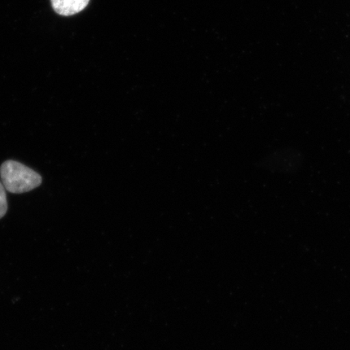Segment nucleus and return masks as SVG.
<instances>
[{
	"label": "nucleus",
	"mask_w": 350,
	"mask_h": 350,
	"mask_svg": "<svg viewBox=\"0 0 350 350\" xmlns=\"http://www.w3.org/2000/svg\"><path fill=\"white\" fill-rule=\"evenodd\" d=\"M0 178L5 190L14 194L32 191L42 182L40 174L13 160L4 161L0 166Z\"/></svg>",
	"instance_id": "obj_1"
},
{
	"label": "nucleus",
	"mask_w": 350,
	"mask_h": 350,
	"mask_svg": "<svg viewBox=\"0 0 350 350\" xmlns=\"http://www.w3.org/2000/svg\"><path fill=\"white\" fill-rule=\"evenodd\" d=\"M89 3L90 0H51L55 12L65 16L75 15L84 10Z\"/></svg>",
	"instance_id": "obj_2"
},
{
	"label": "nucleus",
	"mask_w": 350,
	"mask_h": 350,
	"mask_svg": "<svg viewBox=\"0 0 350 350\" xmlns=\"http://www.w3.org/2000/svg\"><path fill=\"white\" fill-rule=\"evenodd\" d=\"M8 211L6 190L0 182V219L5 216Z\"/></svg>",
	"instance_id": "obj_3"
}]
</instances>
